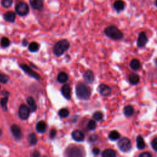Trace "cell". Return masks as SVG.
<instances>
[{
	"label": "cell",
	"instance_id": "obj_1",
	"mask_svg": "<svg viewBox=\"0 0 157 157\" xmlns=\"http://www.w3.org/2000/svg\"><path fill=\"white\" fill-rule=\"evenodd\" d=\"M76 95L78 98L82 100H87L91 96V90L84 83H78L76 88Z\"/></svg>",
	"mask_w": 157,
	"mask_h": 157
},
{
	"label": "cell",
	"instance_id": "obj_2",
	"mask_svg": "<svg viewBox=\"0 0 157 157\" xmlns=\"http://www.w3.org/2000/svg\"><path fill=\"white\" fill-rule=\"evenodd\" d=\"M104 33L109 38L113 40H120L123 38V33L116 27L111 25L104 29Z\"/></svg>",
	"mask_w": 157,
	"mask_h": 157
},
{
	"label": "cell",
	"instance_id": "obj_3",
	"mask_svg": "<svg viewBox=\"0 0 157 157\" xmlns=\"http://www.w3.org/2000/svg\"><path fill=\"white\" fill-rule=\"evenodd\" d=\"M69 43L66 39H63L57 43L53 49V52L55 55L59 57L62 55L69 47Z\"/></svg>",
	"mask_w": 157,
	"mask_h": 157
},
{
	"label": "cell",
	"instance_id": "obj_4",
	"mask_svg": "<svg viewBox=\"0 0 157 157\" xmlns=\"http://www.w3.org/2000/svg\"><path fill=\"white\" fill-rule=\"evenodd\" d=\"M118 147L121 151L123 152H127L131 149V141L127 138H123L119 141Z\"/></svg>",
	"mask_w": 157,
	"mask_h": 157
},
{
	"label": "cell",
	"instance_id": "obj_5",
	"mask_svg": "<svg viewBox=\"0 0 157 157\" xmlns=\"http://www.w3.org/2000/svg\"><path fill=\"white\" fill-rule=\"evenodd\" d=\"M16 13L20 16H24L29 13V6L24 2H20L15 6Z\"/></svg>",
	"mask_w": 157,
	"mask_h": 157
},
{
	"label": "cell",
	"instance_id": "obj_6",
	"mask_svg": "<svg viewBox=\"0 0 157 157\" xmlns=\"http://www.w3.org/2000/svg\"><path fill=\"white\" fill-rule=\"evenodd\" d=\"M30 109L29 107H28L26 104H22L19 108L18 110V115L21 119L26 120L28 118L29 114H30Z\"/></svg>",
	"mask_w": 157,
	"mask_h": 157
},
{
	"label": "cell",
	"instance_id": "obj_7",
	"mask_svg": "<svg viewBox=\"0 0 157 157\" xmlns=\"http://www.w3.org/2000/svg\"><path fill=\"white\" fill-rule=\"evenodd\" d=\"M20 68H22V69H23V71L27 73V74L28 75H29V76L32 77H34L35 79H37V80H39L41 77V76L38 74L37 72H36L35 71H34L32 69L30 68L28 66H27V65H25V64H22L20 65Z\"/></svg>",
	"mask_w": 157,
	"mask_h": 157
},
{
	"label": "cell",
	"instance_id": "obj_8",
	"mask_svg": "<svg viewBox=\"0 0 157 157\" xmlns=\"http://www.w3.org/2000/svg\"><path fill=\"white\" fill-rule=\"evenodd\" d=\"M98 91L101 96L106 97L110 95L111 93V88L108 86L102 83L98 87Z\"/></svg>",
	"mask_w": 157,
	"mask_h": 157
},
{
	"label": "cell",
	"instance_id": "obj_9",
	"mask_svg": "<svg viewBox=\"0 0 157 157\" xmlns=\"http://www.w3.org/2000/svg\"><path fill=\"white\" fill-rule=\"evenodd\" d=\"M148 41V38L146 36V34L145 32H141L139 33L138 41H137V46L139 47H142L145 46Z\"/></svg>",
	"mask_w": 157,
	"mask_h": 157
},
{
	"label": "cell",
	"instance_id": "obj_10",
	"mask_svg": "<svg viewBox=\"0 0 157 157\" xmlns=\"http://www.w3.org/2000/svg\"><path fill=\"white\" fill-rule=\"evenodd\" d=\"M72 139L76 141L81 142L84 140L85 136L81 131L80 130H75L72 133Z\"/></svg>",
	"mask_w": 157,
	"mask_h": 157
},
{
	"label": "cell",
	"instance_id": "obj_11",
	"mask_svg": "<svg viewBox=\"0 0 157 157\" xmlns=\"http://www.w3.org/2000/svg\"><path fill=\"white\" fill-rule=\"evenodd\" d=\"M10 130H11V132L14 135V136L17 139H20L21 137H22V131H21V129L18 125H12Z\"/></svg>",
	"mask_w": 157,
	"mask_h": 157
},
{
	"label": "cell",
	"instance_id": "obj_12",
	"mask_svg": "<svg viewBox=\"0 0 157 157\" xmlns=\"http://www.w3.org/2000/svg\"><path fill=\"white\" fill-rule=\"evenodd\" d=\"M61 93L63 97L67 100L71 98V88L69 84L66 83L61 88Z\"/></svg>",
	"mask_w": 157,
	"mask_h": 157
},
{
	"label": "cell",
	"instance_id": "obj_13",
	"mask_svg": "<svg viewBox=\"0 0 157 157\" xmlns=\"http://www.w3.org/2000/svg\"><path fill=\"white\" fill-rule=\"evenodd\" d=\"M83 79L88 83H91L95 80V76L93 72L90 70H87L83 74Z\"/></svg>",
	"mask_w": 157,
	"mask_h": 157
},
{
	"label": "cell",
	"instance_id": "obj_14",
	"mask_svg": "<svg viewBox=\"0 0 157 157\" xmlns=\"http://www.w3.org/2000/svg\"><path fill=\"white\" fill-rule=\"evenodd\" d=\"M29 3L31 7L36 10H41L44 6V3L41 0H33V1H30Z\"/></svg>",
	"mask_w": 157,
	"mask_h": 157
},
{
	"label": "cell",
	"instance_id": "obj_15",
	"mask_svg": "<svg viewBox=\"0 0 157 157\" xmlns=\"http://www.w3.org/2000/svg\"><path fill=\"white\" fill-rule=\"evenodd\" d=\"M27 102L29 106V108L31 112H35L37 109V106L35 100L33 97H29L27 99Z\"/></svg>",
	"mask_w": 157,
	"mask_h": 157
},
{
	"label": "cell",
	"instance_id": "obj_16",
	"mask_svg": "<svg viewBox=\"0 0 157 157\" xmlns=\"http://www.w3.org/2000/svg\"><path fill=\"white\" fill-rule=\"evenodd\" d=\"M16 17V15L14 12L9 11L4 14V18L6 21L9 22H14Z\"/></svg>",
	"mask_w": 157,
	"mask_h": 157
},
{
	"label": "cell",
	"instance_id": "obj_17",
	"mask_svg": "<svg viewBox=\"0 0 157 157\" xmlns=\"http://www.w3.org/2000/svg\"><path fill=\"white\" fill-rule=\"evenodd\" d=\"M36 130L39 133H44L46 131L47 125L44 121H39L37 124L36 127Z\"/></svg>",
	"mask_w": 157,
	"mask_h": 157
},
{
	"label": "cell",
	"instance_id": "obj_18",
	"mask_svg": "<svg viewBox=\"0 0 157 157\" xmlns=\"http://www.w3.org/2000/svg\"><path fill=\"white\" fill-rule=\"evenodd\" d=\"M139 76L136 73H131L129 76V81L132 85H136L139 82Z\"/></svg>",
	"mask_w": 157,
	"mask_h": 157
},
{
	"label": "cell",
	"instance_id": "obj_19",
	"mask_svg": "<svg viewBox=\"0 0 157 157\" xmlns=\"http://www.w3.org/2000/svg\"><path fill=\"white\" fill-rule=\"evenodd\" d=\"M69 157H83L80 150L77 147L72 148L70 150Z\"/></svg>",
	"mask_w": 157,
	"mask_h": 157
},
{
	"label": "cell",
	"instance_id": "obj_20",
	"mask_svg": "<svg viewBox=\"0 0 157 157\" xmlns=\"http://www.w3.org/2000/svg\"><path fill=\"white\" fill-rule=\"evenodd\" d=\"M130 65L133 70L136 71L141 68V63L138 59H133L130 62Z\"/></svg>",
	"mask_w": 157,
	"mask_h": 157
},
{
	"label": "cell",
	"instance_id": "obj_21",
	"mask_svg": "<svg viewBox=\"0 0 157 157\" xmlns=\"http://www.w3.org/2000/svg\"><path fill=\"white\" fill-rule=\"evenodd\" d=\"M58 81L61 83H66L68 80V76L65 72H61L57 76Z\"/></svg>",
	"mask_w": 157,
	"mask_h": 157
},
{
	"label": "cell",
	"instance_id": "obj_22",
	"mask_svg": "<svg viewBox=\"0 0 157 157\" xmlns=\"http://www.w3.org/2000/svg\"><path fill=\"white\" fill-rule=\"evenodd\" d=\"M134 112V108L131 105L126 106L124 108V109H123V112H124L125 116L127 117H131V116H133Z\"/></svg>",
	"mask_w": 157,
	"mask_h": 157
},
{
	"label": "cell",
	"instance_id": "obj_23",
	"mask_svg": "<svg viewBox=\"0 0 157 157\" xmlns=\"http://www.w3.org/2000/svg\"><path fill=\"white\" fill-rule=\"evenodd\" d=\"M137 147L139 150H143L145 147V144L144 140L141 136H138L136 138Z\"/></svg>",
	"mask_w": 157,
	"mask_h": 157
},
{
	"label": "cell",
	"instance_id": "obj_24",
	"mask_svg": "<svg viewBox=\"0 0 157 157\" xmlns=\"http://www.w3.org/2000/svg\"><path fill=\"white\" fill-rule=\"evenodd\" d=\"M102 157H116V152L112 149H106L102 153Z\"/></svg>",
	"mask_w": 157,
	"mask_h": 157
},
{
	"label": "cell",
	"instance_id": "obj_25",
	"mask_svg": "<svg viewBox=\"0 0 157 157\" xmlns=\"http://www.w3.org/2000/svg\"><path fill=\"white\" fill-rule=\"evenodd\" d=\"M125 4L122 1H117L114 3V7L118 12L123 10L125 8Z\"/></svg>",
	"mask_w": 157,
	"mask_h": 157
},
{
	"label": "cell",
	"instance_id": "obj_26",
	"mask_svg": "<svg viewBox=\"0 0 157 157\" xmlns=\"http://www.w3.org/2000/svg\"><path fill=\"white\" fill-rule=\"evenodd\" d=\"M28 141L31 145H35L38 142V139L35 133H31L28 136Z\"/></svg>",
	"mask_w": 157,
	"mask_h": 157
},
{
	"label": "cell",
	"instance_id": "obj_27",
	"mask_svg": "<svg viewBox=\"0 0 157 157\" xmlns=\"http://www.w3.org/2000/svg\"><path fill=\"white\" fill-rule=\"evenodd\" d=\"M120 137V133L117 131H112L109 133V138L111 141H116L119 139Z\"/></svg>",
	"mask_w": 157,
	"mask_h": 157
},
{
	"label": "cell",
	"instance_id": "obj_28",
	"mask_svg": "<svg viewBox=\"0 0 157 157\" xmlns=\"http://www.w3.org/2000/svg\"><path fill=\"white\" fill-rule=\"evenodd\" d=\"M28 49H29V50L31 52H36L38 51L39 49V45L38 43H36V42H33V43L29 44L28 46Z\"/></svg>",
	"mask_w": 157,
	"mask_h": 157
},
{
	"label": "cell",
	"instance_id": "obj_29",
	"mask_svg": "<svg viewBox=\"0 0 157 157\" xmlns=\"http://www.w3.org/2000/svg\"><path fill=\"white\" fill-rule=\"evenodd\" d=\"M69 114V112L67 109H62L58 112L59 116L61 118H66L68 117Z\"/></svg>",
	"mask_w": 157,
	"mask_h": 157
},
{
	"label": "cell",
	"instance_id": "obj_30",
	"mask_svg": "<svg viewBox=\"0 0 157 157\" xmlns=\"http://www.w3.org/2000/svg\"><path fill=\"white\" fill-rule=\"evenodd\" d=\"M93 118L97 121H101L103 119V114L99 111L95 112L93 115Z\"/></svg>",
	"mask_w": 157,
	"mask_h": 157
},
{
	"label": "cell",
	"instance_id": "obj_31",
	"mask_svg": "<svg viewBox=\"0 0 157 157\" xmlns=\"http://www.w3.org/2000/svg\"><path fill=\"white\" fill-rule=\"evenodd\" d=\"M87 127H88V130H90L91 131L95 130L97 128L96 122L95 120H90L87 124Z\"/></svg>",
	"mask_w": 157,
	"mask_h": 157
},
{
	"label": "cell",
	"instance_id": "obj_32",
	"mask_svg": "<svg viewBox=\"0 0 157 157\" xmlns=\"http://www.w3.org/2000/svg\"><path fill=\"white\" fill-rule=\"evenodd\" d=\"M10 44V40L6 37H3L1 40V45L3 47H7Z\"/></svg>",
	"mask_w": 157,
	"mask_h": 157
},
{
	"label": "cell",
	"instance_id": "obj_33",
	"mask_svg": "<svg viewBox=\"0 0 157 157\" xmlns=\"http://www.w3.org/2000/svg\"><path fill=\"white\" fill-rule=\"evenodd\" d=\"M9 80V77L4 74L0 73V82L3 83H6Z\"/></svg>",
	"mask_w": 157,
	"mask_h": 157
},
{
	"label": "cell",
	"instance_id": "obj_34",
	"mask_svg": "<svg viewBox=\"0 0 157 157\" xmlns=\"http://www.w3.org/2000/svg\"><path fill=\"white\" fill-rule=\"evenodd\" d=\"M13 3V1L12 0H3L1 1L2 6L5 8H9L11 6L12 4Z\"/></svg>",
	"mask_w": 157,
	"mask_h": 157
},
{
	"label": "cell",
	"instance_id": "obj_35",
	"mask_svg": "<svg viewBox=\"0 0 157 157\" xmlns=\"http://www.w3.org/2000/svg\"><path fill=\"white\" fill-rule=\"evenodd\" d=\"M8 101V98L7 97H5L3 99H1V101H0V104H1V105L3 108V109H4L5 111L7 110V103Z\"/></svg>",
	"mask_w": 157,
	"mask_h": 157
},
{
	"label": "cell",
	"instance_id": "obj_36",
	"mask_svg": "<svg viewBox=\"0 0 157 157\" xmlns=\"http://www.w3.org/2000/svg\"><path fill=\"white\" fill-rule=\"evenodd\" d=\"M152 147L154 150L157 152V138H155L152 142Z\"/></svg>",
	"mask_w": 157,
	"mask_h": 157
},
{
	"label": "cell",
	"instance_id": "obj_37",
	"mask_svg": "<svg viewBox=\"0 0 157 157\" xmlns=\"http://www.w3.org/2000/svg\"><path fill=\"white\" fill-rule=\"evenodd\" d=\"M139 157H152V156L150 153L145 152H143V153H141L139 155Z\"/></svg>",
	"mask_w": 157,
	"mask_h": 157
},
{
	"label": "cell",
	"instance_id": "obj_38",
	"mask_svg": "<svg viewBox=\"0 0 157 157\" xmlns=\"http://www.w3.org/2000/svg\"><path fill=\"white\" fill-rule=\"evenodd\" d=\"M57 134V131L55 130H51L50 131V138H54Z\"/></svg>",
	"mask_w": 157,
	"mask_h": 157
},
{
	"label": "cell",
	"instance_id": "obj_39",
	"mask_svg": "<svg viewBox=\"0 0 157 157\" xmlns=\"http://www.w3.org/2000/svg\"><path fill=\"white\" fill-rule=\"evenodd\" d=\"M100 150L98 148H94L93 149V153L95 155H98L100 153Z\"/></svg>",
	"mask_w": 157,
	"mask_h": 157
},
{
	"label": "cell",
	"instance_id": "obj_40",
	"mask_svg": "<svg viewBox=\"0 0 157 157\" xmlns=\"http://www.w3.org/2000/svg\"><path fill=\"white\" fill-rule=\"evenodd\" d=\"M33 157H40V153L38 151L36 150L33 153Z\"/></svg>",
	"mask_w": 157,
	"mask_h": 157
},
{
	"label": "cell",
	"instance_id": "obj_41",
	"mask_svg": "<svg viewBox=\"0 0 157 157\" xmlns=\"http://www.w3.org/2000/svg\"><path fill=\"white\" fill-rule=\"evenodd\" d=\"M97 139V136L96 135H92L90 136V140L91 141H96Z\"/></svg>",
	"mask_w": 157,
	"mask_h": 157
},
{
	"label": "cell",
	"instance_id": "obj_42",
	"mask_svg": "<svg viewBox=\"0 0 157 157\" xmlns=\"http://www.w3.org/2000/svg\"><path fill=\"white\" fill-rule=\"evenodd\" d=\"M22 44L24 45V46H27V44H28V41H27V40H25V39H24V41H23V42H22Z\"/></svg>",
	"mask_w": 157,
	"mask_h": 157
},
{
	"label": "cell",
	"instance_id": "obj_43",
	"mask_svg": "<svg viewBox=\"0 0 157 157\" xmlns=\"http://www.w3.org/2000/svg\"><path fill=\"white\" fill-rule=\"evenodd\" d=\"M155 64H156V65L157 66V58L155 60Z\"/></svg>",
	"mask_w": 157,
	"mask_h": 157
},
{
	"label": "cell",
	"instance_id": "obj_44",
	"mask_svg": "<svg viewBox=\"0 0 157 157\" xmlns=\"http://www.w3.org/2000/svg\"><path fill=\"white\" fill-rule=\"evenodd\" d=\"M1 134H2V131H1V129H0V136H1Z\"/></svg>",
	"mask_w": 157,
	"mask_h": 157
},
{
	"label": "cell",
	"instance_id": "obj_45",
	"mask_svg": "<svg viewBox=\"0 0 157 157\" xmlns=\"http://www.w3.org/2000/svg\"><path fill=\"white\" fill-rule=\"evenodd\" d=\"M155 5H156V6L157 7V1H155Z\"/></svg>",
	"mask_w": 157,
	"mask_h": 157
},
{
	"label": "cell",
	"instance_id": "obj_46",
	"mask_svg": "<svg viewBox=\"0 0 157 157\" xmlns=\"http://www.w3.org/2000/svg\"><path fill=\"white\" fill-rule=\"evenodd\" d=\"M0 89H1V86H0Z\"/></svg>",
	"mask_w": 157,
	"mask_h": 157
},
{
	"label": "cell",
	"instance_id": "obj_47",
	"mask_svg": "<svg viewBox=\"0 0 157 157\" xmlns=\"http://www.w3.org/2000/svg\"><path fill=\"white\" fill-rule=\"evenodd\" d=\"M43 157H46V156H43Z\"/></svg>",
	"mask_w": 157,
	"mask_h": 157
}]
</instances>
